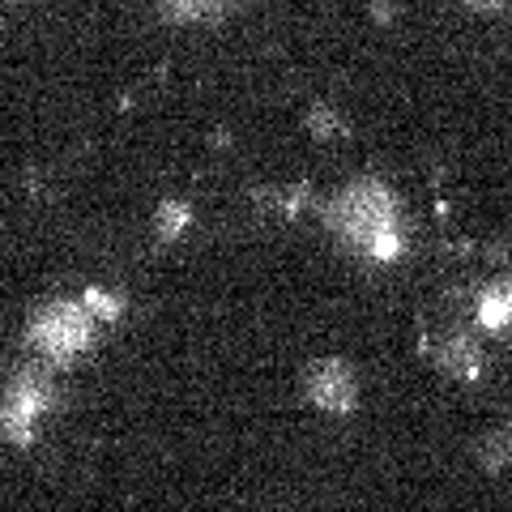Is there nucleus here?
I'll return each instance as SVG.
<instances>
[{
  "label": "nucleus",
  "mask_w": 512,
  "mask_h": 512,
  "mask_svg": "<svg viewBox=\"0 0 512 512\" xmlns=\"http://www.w3.org/2000/svg\"><path fill=\"white\" fill-rule=\"evenodd\" d=\"M329 227L338 231L350 248H359L363 256H376V261H389L402 248V231H397V201L393 192L376 184V180H359L346 192L329 201Z\"/></svg>",
  "instance_id": "f257e3e1"
},
{
  "label": "nucleus",
  "mask_w": 512,
  "mask_h": 512,
  "mask_svg": "<svg viewBox=\"0 0 512 512\" xmlns=\"http://www.w3.org/2000/svg\"><path fill=\"white\" fill-rule=\"evenodd\" d=\"M30 342L52 359H73L94 342V312L86 303H47L30 316Z\"/></svg>",
  "instance_id": "f03ea898"
},
{
  "label": "nucleus",
  "mask_w": 512,
  "mask_h": 512,
  "mask_svg": "<svg viewBox=\"0 0 512 512\" xmlns=\"http://www.w3.org/2000/svg\"><path fill=\"white\" fill-rule=\"evenodd\" d=\"M52 380H43L39 372H26L9 384V397H5V436L13 444H26L30 440V423L52 406Z\"/></svg>",
  "instance_id": "7ed1b4c3"
},
{
  "label": "nucleus",
  "mask_w": 512,
  "mask_h": 512,
  "mask_svg": "<svg viewBox=\"0 0 512 512\" xmlns=\"http://www.w3.org/2000/svg\"><path fill=\"white\" fill-rule=\"evenodd\" d=\"M308 397H312V406L320 410H329V414H350L359 402V380L355 372L342 363V359H320L308 367Z\"/></svg>",
  "instance_id": "20e7f679"
},
{
  "label": "nucleus",
  "mask_w": 512,
  "mask_h": 512,
  "mask_svg": "<svg viewBox=\"0 0 512 512\" xmlns=\"http://www.w3.org/2000/svg\"><path fill=\"white\" fill-rule=\"evenodd\" d=\"M478 466L487 474H512V423L495 427L478 440Z\"/></svg>",
  "instance_id": "39448f33"
},
{
  "label": "nucleus",
  "mask_w": 512,
  "mask_h": 512,
  "mask_svg": "<svg viewBox=\"0 0 512 512\" xmlns=\"http://www.w3.org/2000/svg\"><path fill=\"white\" fill-rule=\"evenodd\" d=\"M436 359H440L444 372H453V376H478V363H483L474 338H466V333H461V338H448V342L436 350Z\"/></svg>",
  "instance_id": "423d86ee"
},
{
  "label": "nucleus",
  "mask_w": 512,
  "mask_h": 512,
  "mask_svg": "<svg viewBox=\"0 0 512 512\" xmlns=\"http://www.w3.org/2000/svg\"><path fill=\"white\" fill-rule=\"evenodd\" d=\"M478 316H483L487 329H504L512 320V278H500L495 286H487L483 299H478Z\"/></svg>",
  "instance_id": "0eeeda50"
},
{
  "label": "nucleus",
  "mask_w": 512,
  "mask_h": 512,
  "mask_svg": "<svg viewBox=\"0 0 512 512\" xmlns=\"http://www.w3.org/2000/svg\"><path fill=\"white\" fill-rule=\"evenodd\" d=\"M188 222H192V210L184 201H163L154 214V231H158V239H180V231Z\"/></svg>",
  "instance_id": "6e6552de"
},
{
  "label": "nucleus",
  "mask_w": 512,
  "mask_h": 512,
  "mask_svg": "<svg viewBox=\"0 0 512 512\" xmlns=\"http://www.w3.org/2000/svg\"><path fill=\"white\" fill-rule=\"evenodd\" d=\"M86 308L99 316V320H111V316H120L124 312V303H120V295H111V291H86Z\"/></svg>",
  "instance_id": "1a4fd4ad"
},
{
  "label": "nucleus",
  "mask_w": 512,
  "mask_h": 512,
  "mask_svg": "<svg viewBox=\"0 0 512 512\" xmlns=\"http://www.w3.org/2000/svg\"><path fill=\"white\" fill-rule=\"evenodd\" d=\"M308 124H312V133H316V137H338V133H342V124H338V116H333L329 107H312Z\"/></svg>",
  "instance_id": "9d476101"
},
{
  "label": "nucleus",
  "mask_w": 512,
  "mask_h": 512,
  "mask_svg": "<svg viewBox=\"0 0 512 512\" xmlns=\"http://www.w3.org/2000/svg\"><path fill=\"white\" fill-rule=\"evenodd\" d=\"M205 5H214V0H167L171 13H197V9H205Z\"/></svg>",
  "instance_id": "9b49d317"
},
{
  "label": "nucleus",
  "mask_w": 512,
  "mask_h": 512,
  "mask_svg": "<svg viewBox=\"0 0 512 512\" xmlns=\"http://www.w3.org/2000/svg\"><path fill=\"white\" fill-rule=\"evenodd\" d=\"M461 5H470V9H478V13H495V9H504L508 0H461Z\"/></svg>",
  "instance_id": "f8f14e48"
},
{
  "label": "nucleus",
  "mask_w": 512,
  "mask_h": 512,
  "mask_svg": "<svg viewBox=\"0 0 512 512\" xmlns=\"http://www.w3.org/2000/svg\"><path fill=\"white\" fill-rule=\"evenodd\" d=\"M372 9H376V18H380V22H389V18H397V0H393V5H389V0H376V5H372Z\"/></svg>",
  "instance_id": "ddd939ff"
}]
</instances>
